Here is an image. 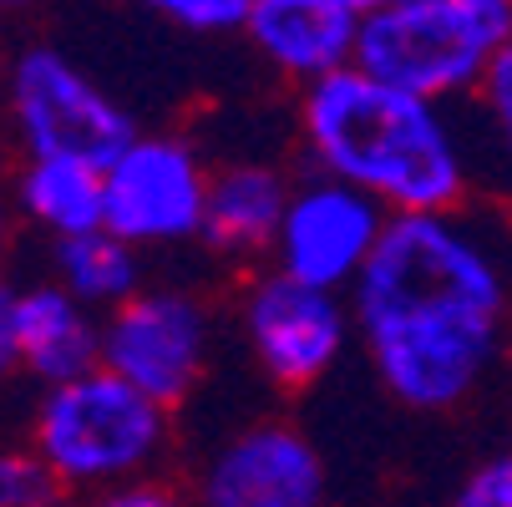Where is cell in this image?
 <instances>
[{"label":"cell","instance_id":"obj_1","mask_svg":"<svg viewBox=\"0 0 512 507\" xmlns=\"http://www.w3.org/2000/svg\"><path fill=\"white\" fill-rule=\"evenodd\" d=\"M350 315L381 391L416 416H447L507 350L512 264L462 208L406 213L350 289Z\"/></svg>","mask_w":512,"mask_h":507},{"label":"cell","instance_id":"obj_2","mask_svg":"<svg viewBox=\"0 0 512 507\" xmlns=\"http://www.w3.org/2000/svg\"><path fill=\"white\" fill-rule=\"evenodd\" d=\"M300 137L315 173L360 188L391 219L457 213L472 188V153L442 107L371 82L365 71L300 92Z\"/></svg>","mask_w":512,"mask_h":507},{"label":"cell","instance_id":"obj_3","mask_svg":"<svg viewBox=\"0 0 512 507\" xmlns=\"http://www.w3.org/2000/svg\"><path fill=\"white\" fill-rule=\"evenodd\" d=\"M512 46V0H365L355 71L442 107L477 97Z\"/></svg>","mask_w":512,"mask_h":507},{"label":"cell","instance_id":"obj_4","mask_svg":"<svg viewBox=\"0 0 512 507\" xmlns=\"http://www.w3.org/2000/svg\"><path fill=\"white\" fill-rule=\"evenodd\" d=\"M173 411L132 391L112 371H92L36 396L31 406V447L56 472L66 492H122L153 482L173 442Z\"/></svg>","mask_w":512,"mask_h":507},{"label":"cell","instance_id":"obj_5","mask_svg":"<svg viewBox=\"0 0 512 507\" xmlns=\"http://www.w3.org/2000/svg\"><path fill=\"white\" fill-rule=\"evenodd\" d=\"M6 112L26 158H71L102 173L142 137L132 112L56 46L16 51L6 71Z\"/></svg>","mask_w":512,"mask_h":507},{"label":"cell","instance_id":"obj_6","mask_svg":"<svg viewBox=\"0 0 512 507\" xmlns=\"http://www.w3.org/2000/svg\"><path fill=\"white\" fill-rule=\"evenodd\" d=\"M213 168L178 132H142L107 168V234L142 249L203 239Z\"/></svg>","mask_w":512,"mask_h":507},{"label":"cell","instance_id":"obj_7","mask_svg":"<svg viewBox=\"0 0 512 507\" xmlns=\"http://www.w3.org/2000/svg\"><path fill=\"white\" fill-rule=\"evenodd\" d=\"M239 330L254 366L279 391H310L340 366V355L355 335V315H350V295L310 289L279 269H264L244 284Z\"/></svg>","mask_w":512,"mask_h":507},{"label":"cell","instance_id":"obj_8","mask_svg":"<svg viewBox=\"0 0 512 507\" xmlns=\"http://www.w3.org/2000/svg\"><path fill=\"white\" fill-rule=\"evenodd\" d=\"M102 371L163 411L183 406L208 371V310L188 289H142L102 320Z\"/></svg>","mask_w":512,"mask_h":507},{"label":"cell","instance_id":"obj_9","mask_svg":"<svg viewBox=\"0 0 512 507\" xmlns=\"http://www.w3.org/2000/svg\"><path fill=\"white\" fill-rule=\"evenodd\" d=\"M391 229V213L365 198L350 183H335L325 173L295 183L284 208V224L274 239V269L300 279L310 289H330V295H350L360 274L371 269L381 239Z\"/></svg>","mask_w":512,"mask_h":507},{"label":"cell","instance_id":"obj_10","mask_svg":"<svg viewBox=\"0 0 512 507\" xmlns=\"http://www.w3.org/2000/svg\"><path fill=\"white\" fill-rule=\"evenodd\" d=\"M198 507H320L325 457L300 426L249 421L224 437L193 477Z\"/></svg>","mask_w":512,"mask_h":507},{"label":"cell","instance_id":"obj_11","mask_svg":"<svg viewBox=\"0 0 512 507\" xmlns=\"http://www.w3.org/2000/svg\"><path fill=\"white\" fill-rule=\"evenodd\" d=\"M365 0H254V51L305 92L355 66Z\"/></svg>","mask_w":512,"mask_h":507},{"label":"cell","instance_id":"obj_12","mask_svg":"<svg viewBox=\"0 0 512 507\" xmlns=\"http://www.w3.org/2000/svg\"><path fill=\"white\" fill-rule=\"evenodd\" d=\"M16 335H21V371L41 391L102 371V315L71 300L51 279L21 289Z\"/></svg>","mask_w":512,"mask_h":507},{"label":"cell","instance_id":"obj_13","mask_svg":"<svg viewBox=\"0 0 512 507\" xmlns=\"http://www.w3.org/2000/svg\"><path fill=\"white\" fill-rule=\"evenodd\" d=\"M289 193H295V183H289L274 163H259V158H239V163L213 168L203 244L224 259L274 254Z\"/></svg>","mask_w":512,"mask_h":507},{"label":"cell","instance_id":"obj_14","mask_svg":"<svg viewBox=\"0 0 512 507\" xmlns=\"http://www.w3.org/2000/svg\"><path fill=\"white\" fill-rule=\"evenodd\" d=\"M16 208L26 219L61 239H82L107 229V173L71 158H26L16 173Z\"/></svg>","mask_w":512,"mask_h":507},{"label":"cell","instance_id":"obj_15","mask_svg":"<svg viewBox=\"0 0 512 507\" xmlns=\"http://www.w3.org/2000/svg\"><path fill=\"white\" fill-rule=\"evenodd\" d=\"M51 284H61L71 300H82L102 320L142 295V254L117 234H82L51 244Z\"/></svg>","mask_w":512,"mask_h":507},{"label":"cell","instance_id":"obj_16","mask_svg":"<svg viewBox=\"0 0 512 507\" xmlns=\"http://www.w3.org/2000/svg\"><path fill=\"white\" fill-rule=\"evenodd\" d=\"M66 487L36 447H0V507H61Z\"/></svg>","mask_w":512,"mask_h":507},{"label":"cell","instance_id":"obj_17","mask_svg":"<svg viewBox=\"0 0 512 507\" xmlns=\"http://www.w3.org/2000/svg\"><path fill=\"white\" fill-rule=\"evenodd\" d=\"M158 16L188 36H229L249 31L254 0H158Z\"/></svg>","mask_w":512,"mask_h":507},{"label":"cell","instance_id":"obj_18","mask_svg":"<svg viewBox=\"0 0 512 507\" xmlns=\"http://www.w3.org/2000/svg\"><path fill=\"white\" fill-rule=\"evenodd\" d=\"M477 102H482V122H487V132L497 142V153L512 163V46L492 61Z\"/></svg>","mask_w":512,"mask_h":507},{"label":"cell","instance_id":"obj_19","mask_svg":"<svg viewBox=\"0 0 512 507\" xmlns=\"http://www.w3.org/2000/svg\"><path fill=\"white\" fill-rule=\"evenodd\" d=\"M447 507H512V452H497L487 462H477L462 487L452 492Z\"/></svg>","mask_w":512,"mask_h":507},{"label":"cell","instance_id":"obj_20","mask_svg":"<svg viewBox=\"0 0 512 507\" xmlns=\"http://www.w3.org/2000/svg\"><path fill=\"white\" fill-rule=\"evenodd\" d=\"M16 300H21V284L0 279V386H11V376H21V335H16Z\"/></svg>","mask_w":512,"mask_h":507},{"label":"cell","instance_id":"obj_21","mask_svg":"<svg viewBox=\"0 0 512 507\" xmlns=\"http://www.w3.org/2000/svg\"><path fill=\"white\" fill-rule=\"evenodd\" d=\"M92 507H198V502L183 497V492H173L168 482H137V487H122V492L92 497Z\"/></svg>","mask_w":512,"mask_h":507},{"label":"cell","instance_id":"obj_22","mask_svg":"<svg viewBox=\"0 0 512 507\" xmlns=\"http://www.w3.org/2000/svg\"><path fill=\"white\" fill-rule=\"evenodd\" d=\"M6 239H11V213H6V203H0V254H6Z\"/></svg>","mask_w":512,"mask_h":507}]
</instances>
